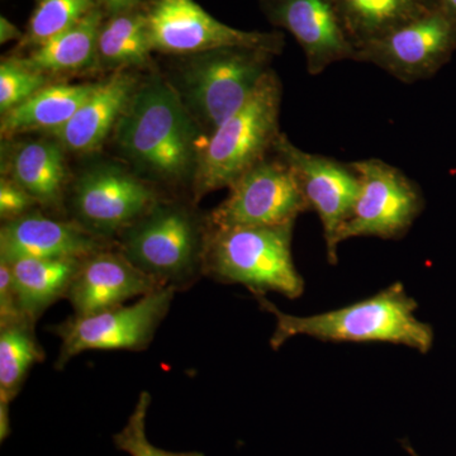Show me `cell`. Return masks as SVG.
<instances>
[{
	"label": "cell",
	"instance_id": "cell-12",
	"mask_svg": "<svg viewBox=\"0 0 456 456\" xmlns=\"http://www.w3.org/2000/svg\"><path fill=\"white\" fill-rule=\"evenodd\" d=\"M456 50V22L434 9L356 49L355 61L413 84L439 73Z\"/></svg>",
	"mask_w": 456,
	"mask_h": 456
},
{
	"label": "cell",
	"instance_id": "cell-16",
	"mask_svg": "<svg viewBox=\"0 0 456 456\" xmlns=\"http://www.w3.org/2000/svg\"><path fill=\"white\" fill-rule=\"evenodd\" d=\"M160 288L116 245L83 259L65 299L70 303L75 316H89L119 307Z\"/></svg>",
	"mask_w": 456,
	"mask_h": 456
},
{
	"label": "cell",
	"instance_id": "cell-8",
	"mask_svg": "<svg viewBox=\"0 0 456 456\" xmlns=\"http://www.w3.org/2000/svg\"><path fill=\"white\" fill-rule=\"evenodd\" d=\"M161 200L152 185L136 173L103 163L86 170L74 183L69 212L70 220L89 232L116 241Z\"/></svg>",
	"mask_w": 456,
	"mask_h": 456
},
{
	"label": "cell",
	"instance_id": "cell-30",
	"mask_svg": "<svg viewBox=\"0 0 456 456\" xmlns=\"http://www.w3.org/2000/svg\"><path fill=\"white\" fill-rule=\"evenodd\" d=\"M25 33L20 31L8 18L0 17V44L4 45L11 41H22Z\"/></svg>",
	"mask_w": 456,
	"mask_h": 456
},
{
	"label": "cell",
	"instance_id": "cell-18",
	"mask_svg": "<svg viewBox=\"0 0 456 456\" xmlns=\"http://www.w3.org/2000/svg\"><path fill=\"white\" fill-rule=\"evenodd\" d=\"M59 141L29 140L7 147L3 176L31 194L42 209L64 208L69 173Z\"/></svg>",
	"mask_w": 456,
	"mask_h": 456
},
{
	"label": "cell",
	"instance_id": "cell-4",
	"mask_svg": "<svg viewBox=\"0 0 456 456\" xmlns=\"http://www.w3.org/2000/svg\"><path fill=\"white\" fill-rule=\"evenodd\" d=\"M281 82L274 70L261 80L250 99L206 137L200 150L191 202L230 188L274 150L281 136Z\"/></svg>",
	"mask_w": 456,
	"mask_h": 456
},
{
	"label": "cell",
	"instance_id": "cell-22",
	"mask_svg": "<svg viewBox=\"0 0 456 456\" xmlns=\"http://www.w3.org/2000/svg\"><path fill=\"white\" fill-rule=\"evenodd\" d=\"M355 49L436 9L434 0H335Z\"/></svg>",
	"mask_w": 456,
	"mask_h": 456
},
{
	"label": "cell",
	"instance_id": "cell-25",
	"mask_svg": "<svg viewBox=\"0 0 456 456\" xmlns=\"http://www.w3.org/2000/svg\"><path fill=\"white\" fill-rule=\"evenodd\" d=\"M94 8V0H40L20 46L33 50L46 44L79 23Z\"/></svg>",
	"mask_w": 456,
	"mask_h": 456
},
{
	"label": "cell",
	"instance_id": "cell-28",
	"mask_svg": "<svg viewBox=\"0 0 456 456\" xmlns=\"http://www.w3.org/2000/svg\"><path fill=\"white\" fill-rule=\"evenodd\" d=\"M41 208L37 200L27 193L13 180L3 176L0 180V218L2 222L16 220L27 213Z\"/></svg>",
	"mask_w": 456,
	"mask_h": 456
},
{
	"label": "cell",
	"instance_id": "cell-10",
	"mask_svg": "<svg viewBox=\"0 0 456 456\" xmlns=\"http://www.w3.org/2000/svg\"><path fill=\"white\" fill-rule=\"evenodd\" d=\"M146 20L152 51L169 55H198L226 47H251L279 55L284 36L244 31L224 25L194 0H152Z\"/></svg>",
	"mask_w": 456,
	"mask_h": 456
},
{
	"label": "cell",
	"instance_id": "cell-9",
	"mask_svg": "<svg viewBox=\"0 0 456 456\" xmlns=\"http://www.w3.org/2000/svg\"><path fill=\"white\" fill-rule=\"evenodd\" d=\"M358 173L360 191L338 244L354 237L402 239L425 208L421 188L398 167L380 159L351 163Z\"/></svg>",
	"mask_w": 456,
	"mask_h": 456
},
{
	"label": "cell",
	"instance_id": "cell-6",
	"mask_svg": "<svg viewBox=\"0 0 456 456\" xmlns=\"http://www.w3.org/2000/svg\"><path fill=\"white\" fill-rule=\"evenodd\" d=\"M274 53L226 47L188 56L179 68L178 90L206 137L244 106L269 73Z\"/></svg>",
	"mask_w": 456,
	"mask_h": 456
},
{
	"label": "cell",
	"instance_id": "cell-27",
	"mask_svg": "<svg viewBox=\"0 0 456 456\" xmlns=\"http://www.w3.org/2000/svg\"><path fill=\"white\" fill-rule=\"evenodd\" d=\"M150 406L151 395L147 391L141 392L134 412L128 417L127 424L113 436L117 449L131 456H206L200 452H167L152 445L146 434L147 412Z\"/></svg>",
	"mask_w": 456,
	"mask_h": 456
},
{
	"label": "cell",
	"instance_id": "cell-23",
	"mask_svg": "<svg viewBox=\"0 0 456 456\" xmlns=\"http://www.w3.org/2000/svg\"><path fill=\"white\" fill-rule=\"evenodd\" d=\"M152 53L145 12L114 14L99 32L97 65L116 71L146 65Z\"/></svg>",
	"mask_w": 456,
	"mask_h": 456
},
{
	"label": "cell",
	"instance_id": "cell-20",
	"mask_svg": "<svg viewBox=\"0 0 456 456\" xmlns=\"http://www.w3.org/2000/svg\"><path fill=\"white\" fill-rule=\"evenodd\" d=\"M83 259H20L9 263L20 310L28 320L38 318L60 299L69 288ZM4 263V261H3Z\"/></svg>",
	"mask_w": 456,
	"mask_h": 456
},
{
	"label": "cell",
	"instance_id": "cell-13",
	"mask_svg": "<svg viewBox=\"0 0 456 456\" xmlns=\"http://www.w3.org/2000/svg\"><path fill=\"white\" fill-rule=\"evenodd\" d=\"M296 176L303 198L322 224L330 264L338 263V235L358 200L360 179L351 163L312 154L281 134L273 150Z\"/></svg>",
	"mask_w": 456,
	"mask_h": 456
},
{
	"label": "cell",
	"instance_id": "cell-5",
	"mask_svg": "<svg viewBox=\"0 0 456 456\" xmlns=\"http://www.w3.org/2000/svg\"><path fill=\"white\" fill-rule=\"evenodd\" d=\"M293 227L294 224L211 227L204 277L222 284L244 285L254 296L277 292L287 298H298L305 292V281L294 265Z\"/></svg>",
	"mask_w": 456,
	"mask_h": 456
},
{
	"label": "cell",
	"instance_id": "cell-14",
	"mask_svg": "<svg viewBox=\"0 0 456 456\" xmlns=\"http://www.w3.org/2000/svg\"><path fill=\"white\" fill-rule=\"evenodd\" d=\"M273 26L293 36L305 56L308 74L320 75L336 62L353 60L350 40L335 0H259Z\"/></svg>",
	"mask_w": 456,
	"mask_h": 456
},
{
	"label": "cell",
	"instance_id": "cell-17",
	"mask_svg": "<svg viewBox=\"0 0 456 456\" xmlns=\"http://www.w3.org/2000/svg\"><path fill=\"white\" fill-rule=\"evenodd\" d=\"M139 80L127 71H116L80 106L73 118L53 134L74 154H89L103 145L130 106Z\"/></svg>",
	"mask_w": 456,
	"mask_h": 456
},
{
	"label": "cell",
	"instance_id": "cell-15",
	"mask_svg": "<svg viewBox=\"0 0 456 456\" xmlns=\"http://www.w3.org/2000/svg\"><path fill=\"white\" fill-rule=\"evenodd\" d=\"M41 209L3 222L0 261L9 264L20 259H86L117 245L116 241L89 232L77 222L53 217Z\"/></svg>",
	"mask_w": 456,
	"mask_h": 456
},
{
	"label": "cell",
	"instance_id": "cell-11",
	"mask_svg": "<svg viewBox=\"0 0 456 456\" xmlns=\"http://www.w3.org/2000/svg\"><path fill=\"white\" fill-rule=\"evenodd\" d=\"M228 189L226 200L207 213L211 227L281 226L310 211L293 171L274 152Z\"/></svg>",
	"mask_w": 456,
	"mask_h": 456
},
{
	"label": "cell",
	"instance_id": "cell-31",
	"mask_svg": "<svg viewBox=\"0 0 456 456\" xmlns=\"http://www.w3.org/2000/svg\"><path fill=\"white\" fill-rule=\"evenodd\" d=\"M110 13L119 14L136 11L142 0H101Z\"/></svg>",
	"mask_w": 456,
	"mask_h": 456
},
{
	"label": "cell",
	"instance_id": "cell-32",
	"mask_svg": "<svg viewBox=\"0 0 456 456\" xmlns=\"http://www.w3.org/2000/svg\"><path fill=\"white\" fill-rule=\"evenodd\" d=\"M11 403L0 401V443H4L11 436V413H9Z\"/></svg>",
	"mask_w": 456,
	"mask_h": 456
},
{
	"label": "cell",
	"instance_id": "cell-7",
	"mask_svg": "<svg viewBox=\"0 0 456 456\" xmlns=\"http://www.w3.org/2000/svg\"><path fill=\"white\" fill-rule=\"evenodd\" d=\"M176 290L165 287L141 297L130 305H119L89 314L73 316L49 327L61 341L55 369L61 370L84 351H143L154 341L159 327L169 314Z\"/></svg>",
	"mask_w": 456,
	"mask_h": 456
},
{
	"label": "cell",
	"instance_id": "cell-26",
	"mask_svg": "<svg viewBox=\"0 0 456 456\" xmlns=\"http://www.w3.org/2000/svg\"><path fill=\"white\" fill-rule=\"evenodd\" d=\"M50 77L35 70L20 57H7L0 64V113H7L38 90L49 86Z\"/></svg>",
	"mask_w": 456,
	"mask_h": 456
},
{
	"label": "cell",
	"instance_id": "cell-33",
	"mask_svg": "<svg viewBox=\"0 0 456 456\" xmlns=\"http://www.w3.org/2000/svg\"><path fill=\"white\" fill-rule=\"evenodd\" d=\"M435 7L456 22V0H434Z\"/></svg>",
	"mask_w": 456,
	"mask_h": 456
},
{
	"label": "cell",
	"instance_id": "cell-24",
	"mask_svg": "<svg viewBox=\"0 0 456 456\" xmlns=\"http://www.w3.org/2000/svg\"><path fill=\"white\" fill-rule=\"evenodd\" d=\"M45 358L46 353L36 336V322L23 318L0 326V401L12 403L31 369Z\"/></svg>",
	"mask_w": 456,
	"mask_h": 456
},
{
	"label": "cell",
	"instance_id": "cell-2",
	"mask_svg": "<svg viewBox=\"0 0 456 456\" xmlns=\"http://www.w3.org/2000/svg\"><path fill=\"white\" fill-rule=\"evenodd\" d=\"M263 311L275 318L270 338L274 350L296 336L331 342H392L426 354L434 344V330L416 317L417 303L404 285L395 283L382 292L338 310L294 316L279 310L265 296H255Z\"/></svg>",
	"mask_w": 456,
	"mask_h": 456
},
{
	"label": "cell",
	"instance_id": "cell-29",
	"mask_svg": "<svg viewBox=\"0 0 456 456\" xmlns=\"http://www.w3.org/2000/svg\"><path fill=\"white\" fill-rule=\"evenodd\" d=\"M23 318L27 317L20 310L11 268L7 263L0 261V326H7Z\"/></svg>",
	"mask_w": 456,
	"mask_h": 456
},
{
	"label": "cell",
	"instance_id": "cell-34",
	"mask_svg": "<svg viewBox=\"0 0 456 456\" xmlns=\"http://www.w3.org/2000/svg\"><path fill=\"white\" fill-rule=\"evenodd\" d=\"M38 2H40V0H38Z\"/></svg>",
	"mask_w": 456,
	"mask_h": 456
},
{
	"label": "cell",
	"instance_id": "cell-1",
	"mask_svg": "<svg viewBox=\"0 0 456 456\" xmlns=\"http://www.w3.org/2000/svg\"><path fill=\"white\" fill-rule=\"evenodd\" d=\"M114 131L119 151L141 178L193 185L202 130L173 84L159 75L140 84Z\"/></svg>",
	"mask_w": 456,
	"mask_h": 456
},
{
	"label": "cell",
	"instance_id": "cell-3",
	"mask_svg": "<svg viewBox=\"0 0 456 456\" xmlns=\"http://www.w3.org/2000/svg\"><path fill=\"white\" fill-rule=\"evenodd\" d=\"M196 203L163 198L117 237V248L161 288L185 292L204 277L208 217Z\"/></svg>",
	"mask_w": 456,
	"mask_h": 456
},
{
	"label": "cell",
	"instance_id": "cell-19",
	"mask_svg": "<svg viewBox=\"0 0 456 456\" xmlns=\"http://www.w3.org/2000/svg\"><path fill=\"white\" fill-rule=\"evenodd\" d=\"M98 83L49 84L7 113L2 114L0 134L11 140L31 132L55 134L73 118Z\"/></svg>",
	"mask_w": 456,
	"mask_h": 456
},
{
	"label": "cell",
	"instance_id": "cell-21",
	"mask_svg": "<svg viewBox=\"0 0 456 456\" xmlns=\"http://www.w3.org/2000/svg\"><path fill=\"white\" fill-rule=\"evenodd\" d=\"M103 13L94 8L68 31L33 49L22 57L27 65L47 75L75 74L97 65L99 32Z\"/></svg>",
	"mask_w": 456,
	"mask_h": 456
}]
</instances>
